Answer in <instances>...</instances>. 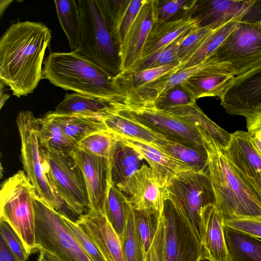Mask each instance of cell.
Masks as SVG:
<instances>
[{"label": "cell", "instance_id": "obj_1", "mask_svg": "<svg viewBox=\"0 0 261 261\" xmlns=\"http://www.w3.org/2000/svg\"><path fill=\"white\" fill-rule=\"evenodd\" d=\"M51 34L45 24L18 21L0 40V79L14 95L32 93L43 78L42 65Z\"/></svg>", "mask_w": 261, "mask_h": 261}, {"label": "cell", "instance_id": "obj_2", "mask_svg": "<svg viewBox=\"0 0 261 261\" xmlns=\"http://www.w3.org/2000/svg\"><path fill=\"white\" fill-rule=\"evenodd\" d=\"M208 155L207 172L223 220H261V202L223 154L220 145L200 128Z\"/></svg>", "mask_w": 261, "mask_h": 261}, {"label": "cell", "instance_id": "obj_3", "mask_svg": "<svg viewBox=\"0 0 261 261\" xmlns=\"http://www.w3.org/2000/svg\"><path fill=\"white\" fill-rule=\"evenodd\" d=\"M43 64V78L55 86L123 102L115 76L77 51L50 53Z\"/></svg>", "mask_w": 261, "mask_h": 261}, {"label": "cell", "instance_id": "obj_4", "mask_svg": "<svg viewBox=\"0 0 261 261\" xmlns=\"http://www.w3.org/2000/svg\"><path fill=\"white\" fill-rule=\"evenodd\" d=\"M165 193L166 198L171 201L202 246L204 229L201 212L206 205L216 203L212 182L207 171L188 170L177 173L166 187Z\"/></svg>", "mask_w": 261, "mask_h": 261}, {"label": "cell", "instance_id": "obj_5", "mask_svg": "<svg viewBox=\"0 0 261 261\" xmlns=\"http://www.w3.org/2000/svg\"><path fill=\"white\" fill-rule=\"evenodd\" d=\"M34 187L24 170L5 180L0 191V219L8 222L22 240L31 254L35 242Z\"/></svg>", "mask_w": 261, "mask_h": 261}, {"label": "cell", "instance_id": "obj_6", "mask_svg": "<svg viewBox=\"0 0 261 261\" xmlns=\"http://www.w3.org/2000/svg\"><path fill=\"white\" fill-rule=\"evenodd\" d=\"M82 35L77 52L113 76L121 72L119 46L104 18L98 0L77 1Z\"/></svg>", "mask_w": 261, "mask_h": 261}, {"label": "cell", "instance_id": "obj_7", "mask_svg": "<svg viewBox=\"0 0 261 261\" xmlns=\"http://www.w3.org/2000/svg\"><path fill=\"white\" fill-rule=\"evenodd\" d=\"M220 73L235 77L261 64V24L239 22L218 48L207 59Z\"/></svg>", "mask_w": 261, "mask_h": 261}, {"label": "cell", "instance_id": "obj_8", "mask_svg": "<svg viewBox=\"0 0 261 261\" xmlns=\"http://www.w3.org/2000/svg\"><path fill=\"white\" fill-rule=\"evenodd\" d=\"M35 242L62 261H93L67 226L65 217L37 196L34 201Z\"/></svg>", "mask_w": 261, "mask_h": 261}, {"label": "cell", "instance_id": "obj_9", "mask_svg": "<svg viewBox=\"0 0 261 261\" xmlns=\"http://www.w3.org/2000/svg\"><path fill=\"white\" fill-rule=\"evenodd\" d=\"M44 167L50 186L81 217L90 212L83 173L71 154L41 148Z\"/></svg>", "mask_w": 261, "mask_h": 261}, {"label": "cell", "instance_id": "obj_10", "mask_svg": "<svg viewBox=\"0 0 261 261\" xmlns=\"http://www.w3.org/2000/svg\"><path fill=\"white\" fill-rule=\"evenodd\" d=\"M121 113L166 139L200 150H206L200 128L179 116L154 107L116 105Z\"/></svg>", "mask_w": 261, "mask_h": 261}, {"label": "cell", "instance_id": "obj_11", "mask_svg": "<svg viewBox=\"0 0 261 261\" xmlns=\"http://www.w3.org/2000/svg\"><path fill=\"white\" fill-rule=\"evenodd\" d=\"M39 118L30 111H22L16 118L21 139V160L24 171L35 188L37 196L56 210L55 198L49 183L39 143L38 130Z\"/></svg>", "mask_w": 261, "mask_h": 261}, {"label": "cell", "instance_id": "obj_12", "mask_svg": "<svg viewBox=\"0 0 261 261\" xmlns=\"http://www.w3.org/2000/svg\"><path fill=\"white\" fill-rule=\"evenodd\" d=\"M191 17L197 27L214 30L231 21L261 24V0H196Z\"/></svg>", "mask_w": 261, "mask_h": 261}, {"label": "cell", "instance_id": "obj_13", "mask_svg": "<svg viewBox=\"0 0 261 261\" xmlns=\"http://www.w3.org/2000/svg\"><path fill=\"white\" fill-rule=\"evenodd\" d=\"M162 215L166 261L203 260L201 245L168 198L164 201Z\"/></svg>", "mask_w": 261, "mask_h": 261}, {"label": "cell", "instance_id": "obj_14", "mask_svg": "<svg viewBox=\"0 0 261 261\" xmlns=\"http://www.w3.org/2000/svg\"><path fill=\"white\" fill-rule=\"evenodd\" d=\"M229 114L245 118L261 110V64L235 77L220 98Z\"/></svg>", "mask_w": 261, "mask_h": 261}, {"label": "cell", "instance_id": "obj_15", "mask_svg": "<svg viewBox=\"0 0 261 261\" xmlns=\"http://www.w3.org/2000/svg\"><path fill=\"white\" fill-rule=\"evenodd\" d=\"M72 155L84 176L90 211L105 215V203L112 184L110 159L88 153L78 147Z\"/></svg>", "mask_w": 261, "mask_h": 261}, {"label": "cell", "instance_id": "obj_16", "mask_svg": "<svg viewBox=\"0 0 261 261\" xmlns=\"http://www.w3.org/2000/svg\"><path fill=\"white\" fill-rule=\"evenodd\" d=\"M118 189L128 197L133 209L162 213L166 199L165 189L156 181L147 165L144 164Z\"/></svg>", "mask_w": 261, "mask_h": 261}, {"label": "cell", "instance_id": "obj_17", "mask_svg": "<svg viewBox=\"0 0 261 261\" xmlns=\"http://www.w3.org/2000/svg\"><path fill=\"white\" fill-rule=\"evenodd\" d=\"M154 22L152 0H146L119 47L121 72L132 70L140 60Z\"/></svg>", "mask_w": 261, "mask_h": 261}, {"label": "cell", "instance_id": "obj_18", "mask_svg": "<svg viewBox=\"0 0 261 261\" xmlns=\"http://www.w3.org/2000/svg\"><path fill=\"white\" fill-rule=\"evenodd\" d=\"M116 135L119 141L135 149L143 156L149 165L156 181L165 189L176 174L184 171L192 170L152 144Z\"/></svg>", "mask_w": 261, "mask_h": 261}, {"label": "cell", "instance_id": "obj_19", "mask_svg": "<svg viewBox=\"0 0 261 261\" xmlns=\"http://www.w3.org/2000/svg\"><path fill=\"white\" fill-rule=\"evenodd\" d=\"M76 223L97 246L107 261H124L120 238L105 215L90 211Z\"/></svg>", "mask_w": 261, "mask_h": 261}, {"label": "cell", "instance_id": "obj_20", "mask_svg": "<svg viewBox=\"0 0 261 261\" xmlns=\"http://www.w3.org/2000/svg\"><path fill=\"white\" fill-rule=\"evenodd\" d=\"M221 148L237 170L253 179L261 180V156L252 144L248 132L237 130L231 133L228 145Z\"/></svg>", "mask_w": 261, "mask_h": 261}, {"label": "cell", "instance_id": "obj_21", "mask_svg": "<svg viewBox=\"0 0 261 261\" xmlns=\"http://www.w3.org/2000/svg\"><path fill=\"white\" fill-rule=\"evenodd\" d=\"M204 229L202 245L203 260L229 261L226 245L223 218L214 204L204 206L201 212Z\"/></svg>", "mask_w": 261, "mask_h": 261}, {"label": "cell", "instance_id": "obj_22", "mask_svg": "<svg viewBox=\"0 0 261 261\" xmlns=\"http://www.w3.org/2000/svg\"><path fill=\"white\" fill-rule=\"evenodd\" d=\"M118 102L77 93H67L53 112L102 118L114 109Z\"/></svg>", "mask_w": 261, "mask_h": 261}, {"label": "cell", "instance_id": "obj_23", "mask_svg": "<svg viewBox=\"0 0 261 261\" xmlns=\"http://www.w3.org/2000/svg\"><path fill=\"white\" fill-rule=\"evenodd\" d=\"M196 27L197 26L195 20L191 17L173 21H154L144 44L140 60L151 56L190 29Z\"/></svg>", "mask_w": 261, "mask_h": 261}, {"label": "cell", "instance_id": "obj_24", "mask_svg": "<svg viewBox=\"0 0 261 261\" xmlns=\"http://www.w3.org/2000/svg\"><path fill=\"white\" fill-rule=\"evenodd\" d=\"M143 159L137 151L118 140L110 158L112 183L118 188L124 184L145 164Z\"/></svg>", "mask_w": 261, "mask_h": 261}, {"label": "cell", "instance_id": "obj_25", "mask_svg": "<svg viewBox=\"0 0 261 261\" xmlns=\"http://www.w3.org/2000/svg\"><path fill=\"white\" fill-rule=\"evenodd\" d=\"M234 78L228 74L206 72L189 77L180 85L195 100L204 97L220 98Z\"/></svg>", "mask_w": 261, "mask_h": 261}, {"label": "cell", "instance_id": "obj_26", "mask_svg": "<svg viewBox=\"0 0 261 261\" xmlns=\"http://www.w3.org/2000/svg\"><path fill=\"white\" fill-rule=\"evenodd\" d=\"M102 120L109 131L119 136L152 144L159 140L165 138L163 135L155 133L120 112L117 109L116 105Z\"/></svg>", "mask_w": 261, "mask_h": 261}, {"label": "cell", "instance_id": "obj_27", "mask_svg": "<svg viewBox=\"0 0 261 261\" xmlns=\"http://www.w3.org/2000/svg\"><path fill=\"white\" fill-rule=\"evenodd\" d=\"M47 114L67 136L77 144L93 134L108 130L100 118L80 115L58 114L53 111L49 112Z\"/></svg>", "mask_w": 261, "mask_h": 261}, {"label": "cell", "instance_id": "obj_28", "mask_svg": "<svg viewBox=\"0 0 261 261\" xmlns=\"http://www.w3.org/2000/svg\"><path fill=\"white\" fill-rule=\"evenodd\" d=\"M223 230L229 261H261L260 239L224 225Z\"/></svg>", "mask_w": 261, "mask_h": 261}, {"label": "cell", "instance_id": "obj_29", "mask_svg": "<svg viewBox=\"0 0 261 261\" xmlns=\"http://www.w3.org/2000/svg\"><path fill=\"white\" fill-rule=\"evenodd\" d=\"M180 66V64L175 63L153 68L121 72L114 76L115 83L124 99L131 92L179 68Z\"/></svg>", "mask_w": 261, "mask_h": 261}, {"label": "cell", "instance_id": "obj_30", "mask_svg": "<svg viewBox=\"0 0 261 261\" xmlns=\"http://www.w3.org/2000/svg\"><path fill=\"white\" fill-rule=\"evenodd\" d=\"M203 129L222 147H226L230 140L231 134L211 120L199 108L196 101L170 108L167 110Z\"/></svg>", "mask_w": 261, "mask_h": 261}, {"label": "cell", "instance_id": "obj_31", "mask_svg": "<svg viewBox=\"0 0 261 261\" xmlns=\"http://www.w3.org/2000/svg\"><path fill=\"white\" fill-rule=\"evenodd\" d=\"M60 25L68 40L71 51H77L82 35V19L77 2L54 1Z\"/></svg>", "mask_w": 261, "mask_h": 261}, {"label": "cell", "instance_id": "obj_32", "mask_svg": "<svg viewBox=\"0 0 261 261\" xmlns=\"http://www.w3.org/2000/svg\"><path fill=\"white\" fill-rule=\"evenodd\" d=\"M38 137L43 149L71 154L77 147V143L67 136L47 113L39 118Z\"/></svg>", "mask_w": 261, "mask_h": 261}, {"label": "cell", "instance_id": "obj_33", "mask_svg": "<svg viewBox=\"0 0 261 261\" xmlns=\"http://www.w3.org/2000/svg\"><path fill=\"white\" fill-rule=\"evenodd\" d=\"M153 145L196 172H206L208 155L200 150L166 138L156 141Z\"/></svg>", "mask_w": 261, "mask_h": 261}, {"label": "cell", "instance_id": "obj_34", "mask_svg": "<svg viewBox=\"0 0 261 261\" xmlns=\"http://www.w3.org/2000/svg\"><path fill=\"white\" fill-rule=\"evenodd\" d=\"M132 208L128 197L112 183L105 201L104 212L119 238L124 230Z\"/></svg>", "mask_w": 261, "mask_h": 261}, {"label": "cell", "instance_id": "obj_35", "mask_svg": "<svg viewBox=\"0 0 261 261\" xmlns=\"http://www.w3.org/2000/svg\"><path fill=\"white\" fill-rule=\"evenodd\" d=\"M196 1L152 0L154 21H173L190 17Z\"/></svg>", "mask_w": 261, "mask_h": 261}, {"label": "cell", "instance_id": "obj_36", "mask_svg": "<svg viewBox=\"0 0 261 261\" xmlns=\"http://www.w3.org/2000/svg\"><path fill=\"white\" fill-rule=\"evenodd\" d=\"M239 21H231L216 29L199 49L186 62L180 65L183 69L197 65L208 59L233 30Z\"/></svg>", "mask_w": 261, "mask_h": 261}, {"label": "cell", "instance_id": "obj_37", "mask_svg": "<svg viewBox=\"0 0 261 261\" xmlns=\"http://www.w3.org/2000/svg\"><path fill=\"white\" fill-rule=\"evenodd\" d=\"M196 27L190 29L169 44L151 56L140 60L130 70H140L171 64H180L178 56L179 45L187 35Z\"/></svg>", "mask_w": 261, "mask_h": 261}, {"label": "cell", "instance_id": "obj_38", "mask_svg": "<svg viewBox=\"0 0 261 261\" xmlns=\"http://www.w3.org/2000/svg\"><path fill=\"white\" fill-rule=\"evenodd\" d=\"M120 240L124 261H144L146 254L135 225L133 207Z\"/></svg>", "mask_w": 261, "mask_h": 261}, {"label": "cell", "instance_id": "obj_39", "mask_svg": "<svg viewBox=\"0 0 261 261\" xmlns=\"http://www.w3.org/2000/svg\"><path fill=\"white\" fill-rule=\"evenodd\" d=\"M118 141L117 136L107 130L88 136L78 143L77 147L88 153L110 159Z\"/></svg>", "mask_w": 261, "mask_h": 261}, {"label": "cell", "instance_id": "obj_40", "mask_svg": "<svg viewBox=\"0 0 261 261\" xmlns=\"http://www.w3.org/2000/svg\"><path fill=\"white\" fill-rule=\"evenodd\" d=\"M133 210L135 225L146 254L158 231L162 214Z\"/></svg>", "mask_w": 261, "mask_h": 261}, {"label": "cell", "instance_id": "obj_41", "mask_svg": "<svg viewBox=\"0 0 261 261\" xmlns=\"http://www.w3.org/2000/svg\"><path fill=\"white\" fill-rule=\"evenodd\" d=\"M130 1V0H98L105 21L118 45L119 30Z\"/></svg>", "mask_w": 261, "mask_h": 261}, {"label": "cell", "instance_id": "obj_42", "mask_svg": "<svg viewBox=\"0 0 261 261\" xmlns=\"http://www.w3.org/2000/svg\"><path fill=\"white\" fill-rule=\"evenodd\" d=\"M215 30L210 28L196 27L187 35L178 48V56L180 65L186 62L199 49Z\"/></svg>", "mask_w": 261, "mask_h": 261}, {"label": "cell", "instance_id": "obj_43", "mask_svg": "<svg viewBox=\"0 0 261 261\" xmlns=\"http://www.w3.org/2000/svg\"><path fill=\"white\" fill-rule=\"evenodd\" d=\"M194 101L196 100L179 85L160 95L152 107L162 110H167L172 108L188 105Z\"/></svg>", "mask_w": 261, "mask_h": 261}, {"label": "cell", "instance_id": "obj_44", "mask_svg": "<svg viewBox=\"0 0 261 261\" xmlns=\"http://www.w3.org/2000/svg\"><path fill=\"white\" fill-rule=\"evenodd\" d=\"M1 236L6 242L9 248L17 261H25L30 254L28 252L22 240L10 225L0 219Z\"/></svg>", "mask_w": 261, "mask_h": 261}, {"label": "cell", "instance_id": "obj_45", "mask_svg": "<svg viewBox=\"0 0 261 261\" xmlns=\"http://www.w3.org/2000/svg\"><path fill=\"white\" fill-rule=\"evenodd\" d=\"M65 220L78 242L93 261H107L97 246L77 223L66 217Z\"/></svg>", "mask_w": 261, "mask_h": 261}, {"label": "cell", "instance_id": "obj_46", "mask_svg": "<svg viewBox=\"0 0 261 261\" xmlns=\"http://www.w3.org/2000/svg\"><path fill=\"white\" fill-rule=\"evenodd\" d=\"M144 261H166L165 252L164 223L161 215L159 227Z\"/></svg>", "mask_w": 261, "mask_h": 261}, {"label": "cell", "instance_id": "obj_47", "mask_svg": "<svg viewBox=\"0 0 261 261\" xmlns=\"http://www.w3.org/2000/svg\"><path fill=\"white\" fill-rule=\"evenodd\" d=\"M146 0H130L125 13L118 34V43L119 47L124 41L132 24L140 9Z\"/></svg>", "mask_w": 261, "mask_h": 261}, {"label": "cell", "instance_id": "obj_48", "mask_svg": "<svg viewBox=\"0 0 261 261\" xmlns=\"http://www.w3.org/2000/svg\"><path fill=\"white\" fill-rule=\"evenodd\" d=\"M223 224L231 228L261 239V220L238 219L223 220Z\"/></svg>", "mask_w": 261, "mask_h": 261}, {"label": "cell", "instance_id": "obj_49", "mask_svg": "<svg viewBox=\"0 0 261 261\" xmlns=\"http://www.w3.org/2000/svg\"><path fill=\"white\" fill-rule=\"evenodd\" d=\"M248 133L261 129V110L245 118Z\"/></svg>", "mask_w": 261, "mask_h": 261}, {"label": "cell", "instance_id": "obj_50", "mask_svg": "<svg viewBox=\"0 0 261 261\" xmlns=\"http://www.w3.org/2000/svg\"><path fill=\"white\" fill-rule=\"evenodd\" d=\"M0 261H17L1 236L0 237Z\"/></svg>", "mask_w": 261, "mask_h": 261}, {"label": "cell", "instance_id": "obj_51", "mask_svg": "<svg viewBox=\"0 0 261 261\" xmlns=\"http://www.w3.org/2000/svg\"><path fill=\"white\" fill-rule=\"evenodd\" d=\"M249 134L252 144L261 156V129Z\"/></svg>", "mask_w": 261, "mask_h": 261}, {"label": "cell", "instance_id": "obj_52", "mask_svg": "<svg viewBox=\"0 0 261 261\" xmlns=\"http://www.w3.org/2000/svg\"><path fill=\"white\" fill-rule=\"evenodd\" d=\"M39 250L38 261H62L56 255L44 249Z\"/></svg>", "mask_w": 261, "mask_h": 261}, {"label": "cell", "instance_id": "obj_53", "mask_svg": "<svg viewBox=\"0 0 261 261\" xmlns=\"http://www.w3.org/2000/svg\"><path fill=\"white\" fill-rule=\"evenodd\" d=\"M4 85L5 84L3 83V82L1 81V84H0V86H1V88H0V91H1V92H0V99H1L0 108L1 109L2 108L3 106L5 105V103H6V102L7 101V100L8 99V98L10 97L9 94H7V93H4V92L3 93V88L5 86Z\"/></svg>", "mask_w": 261, "mask_h": 261}, {"label": "cell", "instance_id": "obj_54", "mask_svg": "<svg viewBox=\"0 0 261 261\" xmlns=\"http://www.w3.org/2000/svg\"><path fill=\"white\" fill-rule=\"evenodd\" d=\"M13 1H1L0 4V13L1 16L2 17L3 13L5 11V10L7 8V7L9 5V4L12 3Z\"/></svg>", "mask_w": 261, "mask_h": 261}]
</instances>
